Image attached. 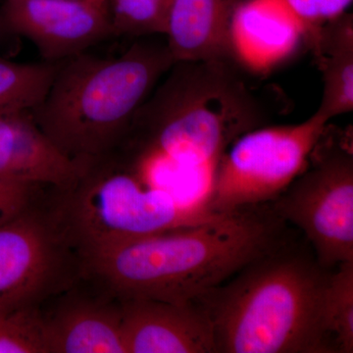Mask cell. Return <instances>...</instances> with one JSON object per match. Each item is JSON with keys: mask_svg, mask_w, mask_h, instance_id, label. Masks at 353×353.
<instances>
[{"mask_svg": "<svg viewBox=\"0 0 353 353\" xmlns=\"http://www.w3.org/2000/svg\"><path fill=\"white\" fill-rule=\"evenodd\" d=\"M240 1L174 0L165 36L175 62L231 57L230 31Z\"/></svg>", "mask_w": 353, "mask_h": 353, "instance_id": "14", "label": "cell"}, {"mask_svg": "<svg viewBox=\"0 0 353 353\" xmlns=\"http://www.w3.org/2000/svg\"><path fill=\"white\" fill-rule=\"evenodd\" d=\"M330 271L278 243L197 297L216 353H336L325 318Z\"/></svg>", "mask_w": 353, "mask_h": 353, "instance_id": "3", "label": "cell"}, {"mask_svg": "<svg viewBox=\"0 0 353 353\" xmlns=\"http://www.w3.org/2000/svg\"><path fill=\"white\" fill-rule=\"evenodd\" d=\"M46 353H126L120 301L68 296L43 313Z\"/></svg>", "mask_w": 353, "mask_h": 353, "instance_id": "13", "label": "cell"}, {"mask_svg": "<svg viewBox=\"0 0 353 353\" xmlns=\"http://www.w3.org/2000/svg\"><path fill=\"white\" fill-rule=\"evenodd\" d=\"M322 73L318 115L328 121L353 110V17L343 15L325 23L309 39Z\"/></svg>", "mask_w": 353, "mask_h": 353, "instance_id": "15", "label": "cell"}, {"mask_svg": "<svg viewBox=\"0 0 353 353\" xmlns=\"http://www.w3.org/2000/svg\"><path fill=\"white\" fill-rule=\"evenodd\" d=\"M263 123L261 105L228 59L175 62L114 153L132 154L122 166L138 175L157 166L213 174L229 146Z\"/></svg>", "mask_w": 353, "mask_h": 353, "instance_id": "2", "label": "cell"}, {"mask_svg": "<svg viewBox=\"0 0 353 353\" xmlns=\"http://www.w3.org/2000/svg\"><path fill=\"white\" fill-rule=\"evenodd\" d=\"M119 301L126 353H216L212 324L196 301Z\"/></svg>", "mask_w": 353, "mask_h": 353, "instance_id": "10", "label": "cell"}, {"mask_svg": "<svg viewBox=\"0 0 353 353\" xmlns=\"http://www.w3.org/2000/svg\"><path fill=\"white\" fill-rule=\"evenodd\" d=\"M250 208L82 253L83 275L118 299L192 303L280 243V218Z\"/></svg>", "mask_w": 353, "mask_h": 353, "instance_id": "1", "label": "cell"}, {"mask_svg": "<svg viewBox=\"0 0 353 353\" xmlns=\"http://www.w3.org/2000/svg\"><path fill=\"white\" fill-rule=\"evenodd\" d=\"M82 276V263L52 210L34 205L0 223V312L41 307Z\"/></svg>", "mask_w": 353, "mask_h": 353, "instance_id": "8", "label": "cell"}, {"mask_svg": "<svg viewBox=\"0 0 353 353\" xmlns=\"http://www.w3.org/2000/svg\"><path fill=\"white\" fill-rule=\"evenodd\" d=\"M174 63L167 43L158 39L139 38L118 57L81 53L61 62L32 118L64 154L94 165L117 150Z\"/></svg>", "mask_w": 353, "mask_h": 353, "instance_id": "4", "label": "cell"}, {"mask_svg": "<svg viewBox=\"0 0 353 353\" xmlns=\"http://www.w3.org/2000/svg\"><path fill=\"white\" fill-rule=\"evenodd\" d=\"M308 28L285 0H241L232 20L230 57L268 73L306 43Z\"/></svg>", "mask_w": 353, "mask_h": 353, "instance_id": "11", "label": "cell"}, {"mask_svg": "<svg viewBox=\"0 0 353 353\" xmlns=\"http://www.w3.org/2000/svg\"><path fill=\"white\" fill-rule=\"evenodd\" d=\"M92 166L58 150L29 109L0 110V176L60 192L74 187Z\"/></svg>", "mask_w": 353, "mask_h": 353, "instance_id": "12", "label": "cell"}, {"mask_svg": "<svg viewBox=\"0 0 353 353\" xmlns=\"http://www.w3.org/2000/svg\"><path fill=\"white\" fill-rule=\"evenodd\" d=\"M79 1L87 2V3L92 4L104 11V12L109 14L108 9V0H79Z\"/></svg>", "mask_w": 353, "mask_h": 353, "instance_id": "22", "label": "cell"}, {"mask_svg": "<svg viewBox=\"0 0 353 353\" xmlns=\"http://www.w3.org/2000/svg\"><path fill=\"white\" fill-rule=\"evenodd\" d=\"M52 209L70 243L82 253L146 234L194 226L228 213L203 201H181L108 159L95 163Z\"/></svg>", "mask_w": 353, "mask_h": 353, "instance_id": "5", "label": "cell"}, {"mask_svg": "<svg viewBox=\"0 0 353 353\" xmlns=\"http://www.w3.org/2000/svg\"><path fill=\"white\" fill-rule=\"evenodd\" d=\"M0 32L29 39L48 62L87 52L114 37L109 14L79 0H3Z\"/></svg>", "mask_w": 353, "mask_h": 353, "instance_id": "9", "label": "cell"}, {"mask_svg": "<svg viewBox=\"0 0 353 353\" xmlns=\"http://www.w3.org/2000/svg\"><path fill=\"white\" fill-rule=\"evenodd\" d=\"M273 201L274 214L305 234L322 267L353 261L352 134L328 125L303 173Z\"/></svg>", "mask_w": 353, "mask_h": 353, "instance_id": "6", "label": "cell"}, {"mask_svg": "<svg viewBox=\"0 0 353 353\" xmlns=\"http://www.w3.org/2000/svg\"><path fill=\"white\" fill-rule=\"evenodd\" d=\"M174 0H108L114 37L166 34Z\"/></svg>", "mask_w": 353, "mask_h": 353, "instance_id": "17", "label": "cell"}, {"mask_svg": "<svg viewBox=\"0 0 353 353\" xmlns=\"http://www.w3.org/2000/svg\"><path fill=\"white\" fill-rule=\"evenodd\" d=\"M332 272L325 318L336 352H353V261L343 262Z\"/></svg>", "mask_w": 353, "mask_h": 353, "instance_id": "18", "label": "cell"}, {"mask_svg": "<svg viewBox=\"0 0 353 353\" xmlns=\"http://www.w3.org/2000/svg\"><path fill=\"white\" fill-rule=\"evenodd\" d=\"M0 353H46L41 307L0 312Z\"/></svg>", "mask_w": 353, "mask_h": 353, "instance_id": "19", "label": "cell"}, {"mask_svg": "<svg viewBox=\"0 0 353 353\" xmlns=\"http://www.w3.org/2000/svg\"><path fill=\"white\" fill-rule=\"evenodd\" d=\"M292 10L307 26L309 39L325 23L345 13L352 0H285ZM305 43V44H306Z\"/></svg>", "mask_w": 353, "mask_h": 353, "instance_id": "20", "label": "cell"}, {"mask_svg": "<svg viewBox=\"0 0 353 353\" xmlns=\"http://www.w3.org/2000/svg\"><path fill=\"white\" fill-rule=\"evenodd\" d=\"M60 62L17 63L0 57V110L29 109L43 101Z\"/></svg>", "mask_w": 353, "mask_h": 353, "instance_id": "16", "label": "cell"}, {"mask_svg": "<svg viewBox=\"0 0 353 353\" xmlns=\"http://www.w3.org/2000/svg\"><path fill=\"white\" fill-rule=\"evenodd\" d=\"M41 185L0 176V223L34 205Z\"/></svg>", "mask_w": 353, "mask_h": 353, "instance_id": "21", "label": "cell"}, {"mask_svg": "<svg viewBox=\"0 0 353 353\" xmlns=\"http://www.w3.org/2000/svg\"><path fill=\"white\" fill-rule=\"evenodd\" d=\"M328 125L314 113L299 124L241 134L221 158L204 203L216 213H232L275 201L306 168Z\"/></svg>", "mask_w": 353, "mask_h": 353, "instance_id": "7", "label": "cell"}]
</instances>
